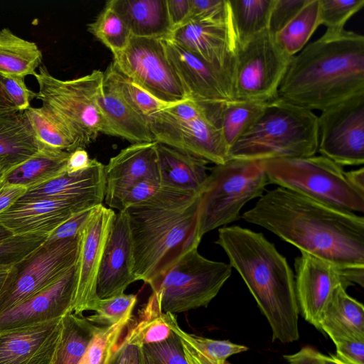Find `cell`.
<instances>
[{"label":"cell","instance_id":"cell-1","mask_svg":"<svg viewBox=\"0 0 364 364\" xmlns=\"http://www.w3.org/2000/svg\"><path fill=\"white\" fill-rule=\"evenodd\" d=\"M282 240L364 284V218L277 186L242 215Z\"/></svg>","mask_w":364,"mask_h":364},{"label":"cell","instance_id":"cell-2","mask_svg":"<svg viewBox=\"0 0 364 364\" xmlns=\"http://www.w3.org/2000/svg\"><path fill=\"white\" fill-rule=\"evenodd\" d=\"M364 92V37L329 31L292 56L278 97L305 109L322 111Z\"/></svg>","mask_w":364,"mask_h":364},{"label":"cell","instance_id":"cell-3","mask_svg":"<svg viewBox=\"0 0 364 364\" xmlns=\"http://www.w3.org/2000/svg\"><path fill=\"white\" fill-rule=\"evenodd\" d=\"M200 196L161 187L149 199L124 210L136 281L151 284L183 255L198 247L202 239L198 232Z\"/></svg>","mask_w":364,"mask_h":364},{"label":"cell","instance_id":"cell-4","mask_svg":"<svg viewBox=\"0 0 364 364\" xmlns=\"http://www.w3.org/2000/svg\"><path fill=\"white\" fill-rule=\"evenodd\" d=\"M215 243L223 249L230 265L240 274L267 318L272 341L288 343L299 340L294 273L274 245L262 233L236 225L220 228Z\"/></svg>","mask_w":364,"mask_h":364},{"label":"cell","instance_id":"cell-5","mask_svg":"<svg viewBox=\"0 0 364 364\" xmlns=\"http://www.w3.org/2000/svg\"><path fill=\"white\" fill-rule=\"evenodd\" d=\"M318 146V116L277 97L267 102L259 118L230 148L228 159L310 156Z\"/></svg>","mask_w":364,"mask_h":364},{"label":"cell","instance_id":"cell-6","mask_svg":"<svg viewBox=\"0 0 364 364\" xmlns=\"http://www.w3.org/2000/svg\"><path fill=\"white\" fill-rule=\"evenodd\" d=\"M261 164L269 184L337 209L364 210V191L350 182L343 166L325 156L273 159Z\"/></svg>","mask_w":364,"mask_h":364},{"label":"cell","instance_id":"cell-7","mask_svg":"<svg viewBox=\"0 0 364 364\" xmlns=\"http://www.w3.org/2000/svg\"><path fill=\"white\" fill-rule=\"evenodd\" d=\"M33 76L38 84L36 98L68 127L80 148L85 149L100 133L114 136L97 103L104 72L94 70L85 76L63 80L42 65Z\"/></svg>","mask_w":364,"mask_h":364},{"label":"cell","instance_id":"cell-8","mask_svg":"<svg viewBox=\"0 0 364 364\" xmlns=\"http://www.w3.org/2000/svg\"><path fill=\"white\" fill-rule=\"evenodd\" d=\"M267 184L269 182L261 161L229 159L215 165L200 196V237L237 220L242 207L261 197Z\"/></svg>","mask_w":364,"mask_h":364},{"label":"cell","instance_id":"cell-9","mask_svg":"<svg viewBox=\"0 0 364 364\" xmlns=\"http://www.w3.org/2000/svg\"><path fill=\"white\" fill-rule=\"evenodd\" d=\"M231 273L230 264L208 259L195 247L149 286L162 311L176 314L208 306Z\"/></svg>","mask_w":364,"mask_h":364},{"label":"cell","instance_id":"cell-10","mask_svg":"<svg viewBox=\"0 0 364 364\" xmlns=\"http://www.w3.org/2000/svg\"><path fill=\"white\" fill-rule=\"evenodd\" d=\"M148 120L154 139L158 143L215 165L228 160V149L219 129L198 103L188 100L173 104Z\"/></svg>","mask_w":364,"mask_h":364},{"label":"cell","instance_id":"cell-11","mask_svg":"<svg viewBox=\"0 0 364 364\" xmlns=\"http://www.w3.org/2000/svg\"><path fill=\"white\" fill-rule=\"evenodd\" d=\"M79 235L45 241L14 264L0 290V314L46 288L75 266Z\"/></svg>","mask_w":364,"mask_h":364},{"label":"cell","instance_id":"cell-12","mask_svg":"<svg viewBox=\"0 0 364 364\" xmlns=\"http://www.w3.org/2000/svg\"><path fill=\"white\" fill-rule=\"evenodd\" d=\"M291 58L269 31L237 45L232 80L233 100L266 102L277 97Z\"/></svg>","mask_w":364,"mask_h":364},{"label":"cell","instance_id":"cell-13","mask_svg":"<svg viewBox=\"0 0 364 364\" xmlns=\"http://www.w3.org/2000/svg\"><path fill=\"white\" fill-rule=\"evenodd\" d=\"M113 56L122 73L160 101L175 104L188 100L162 38L131 36L126 48Z\"/></svg>","mask_w":364,"mask_h":364},{"label":"cell","instance_id":"cell-14","mask_svg":"<svg viewBox=\"0 0 364 364\" xmlns=\"http://www.w3.org/2000/svg\"><path fill=\"white\" fill-rule=\"evenodd\" d=\"M318 151L337 164L364 163V92L354 95L318 116Z\"/></svg>","mask_w":364,"mask_h":364},{"label":"cell","instance_id":"cell-15","mask_svg":"<svg viewBox=\"0 0 364 364\" xmlns=\"http://www.w3.org/2000/svg\"><path fill=\"white\" fill-rule=\"evenodd\" d=\"M116 213L103 204L97 205L79 234L75 267V291L72 312L95 311L100 300L97 294L99 269Z\"/></svg>","mask_w":364,"mask_h":364},{"label":"cell","instance_id":"cell-16","mask_svg":"<svg viewBox=\"0 0 364 364\" xmlns=\"http://www.w3.org/2000/svg\"><path fill=\"white\" fill-rule=\"evenodd\" d=\"M168 38L223 74L232 94L237 42L231 14L218 21L186 23L173 30Z\"/></svg>","mask_w":364,"mask_h":364},{"label":"cell","instance_id":"cell-17","mask_svg":"<svg viewBox=\"0 0 364 364\" xmlns=\"http://www.w3.org/2000/svg\"><path fill=\"white\" fill-rule=\"evenodd\" d=\"M295 290L299 312L304 319L321 331L320 317L333 289L360 282L351 274L307 253L294 261Z\"/></svg>","mask_w":364,"mask_h":364},{"label":"cell","instance_id":"cell-18","mask_svg":"<svg viewBox=\"0 0 364 364\" xmlns=\"http://www.w3.org/2000/svg\"><path fill=\"white\" fill-rule=\"evenodd\" d=\"M102 203L88 198L18 200L0 214V223L14 235H48L74 214Z\"/></svg>","mask_w":364,"mask_h":364},{"label":"cell","instance_id":"cell-19","mask_svg":"<svg viewBox=\"0 0 364 364\" xmlns=\"http://www.w3.org/2000/svg\"><path fill=\"white\" fill-rule=\"evenodd\" d=\"M75 267L61 278L0 314V331L35 326L72 312Z\"/></svg>","mask_w":364,"mask_h":364},{"label":"cell","instance_id":"cell-20","mask_svg":"<svg viewBox=\"0 0 364 364\" xmlns=\"http://www.w3.org/2000/svg\"><path fill=\"white\" fill-rule=\"evenodd\" d=\"M162 40L188 100L199 104L233 101L230 85L223 74L171 38Z\"/></svg>","mask_w":364,"mask_h":364},{"label":"cell","instance_id":"cell-21","mask_svg":"<svg viewBox=\"0 0 364 364\" xmlns=\"http://www.w3.org/2000/svg\"><path fill=\"white\" fill-rule=\"evenodd\" d=\"M133 248L124 210L115 214L105 244L97 281V294L101 299L124 293L136 279L133 272Z\"/></svg>","mask_w":364,"mask_h":364},{"label":"cell","instance_id":"cell-22","mask_svg":"<svg viewBox=\"0 0 364 364\" xmlns=\"http://www.w3.org/2000/svg\"><path fill=\"white\" fill-rule=\"evenodd\" d=\"M62 318L27 327L0 331V364H51Z\"/></svg>","mask_w":364,"mask_h":364},{"label":"cell","instance_id":"cell-23","mask_svg":"<svg viewBox=\"0 0 364 364\" xmlns=\"http://www.w3.org/2000/svg\"><path fill=\"white\" fill-rule=\"evenodd\" d=\"M157 154L161 187L203 193L208 178V161L158 142Z\"/></svg>","mask_w":364,"mask_h":364},{"label":"cell","instance_id":"cell-24","mask_svg":"<svg viewBox=\"0 0 364 364\" xmlns=\"http://www.w3.org/2000/svg\"><path fill=\"white\" fill-rule=\"evenodd\" d=\"M106 178L105 166L92 159L90 167L75 176L64 175L27 189L19 200L73 199L88 198L101 203L105 198Z\"/></svg>","mask_w":364,"mask_h":364},{"label":"cell","instance_id":"cell-25","mask_svg":"<svg viewBox=\"0 0 364 364\" xmlns=\"http://www.w3.org/2000/svg\"><path fill=\"white\" fill-rule=\"evenodd\" d=\"M339 284L331 293L320 317L321 331L333 343L352 339H364L363 305L350 296Z\"/></svg>","mask_w":364,"mask_h":364},{"label":"cell","instance_id":"cell-26","mask_svg":"<svg viewBox=\"0 0 364 364\" xmlns=\"http://www.w3.org/2000/svg\"><path fill=\"white\" fill-rule=\"evenodd\" d=\"M42 149L24 111L0 112V170L4 173Z\"/></svg>","mask_w":364,"mask_h":364},{"label":"cell","instance_id":"cell-27","mask_svg":"<svg viewBox=\"0 0 364 364\" xmlns=\"http://www.w3.org/2000/svg\"><path fill=\"white\" fill-rule=\"evenodd\" d=\"M105 173L106 184L140 180L160 183L157 142L134 143L122 149L105 166Z\"/></svg>","mask_w":364,"mask_h":364},{"label":"cell","instance_id":"cell-28","mask_svg":"<svg viewBox=\"0 0 364 364\" xmlns=\"http://www.w3.org/2000/svg\"><path fill=\"white\" fill-rule=\"evenodd\" d=\"M107 3L123 19L131 36L165 38L171 33L166 0H110Z\"/></svg>","mask_w":364,"mask_h":364},{"label":"cell","instance_id":"cell-29","mask_svg":"<svg viewBox=\"0 0 364 364\" xmlns=\"http://www.w3.org/2000/svg\"><path fill=\"white\" fill-rule=\"evenodd\" d=\"M97 103L114 136L124 138L133 144L154 141L149 120L104 83L98 90Z\"/></svg>","mask_w":364,"mask_h":364},{"label":"cell","instance_id":"cell-30","mask_svg":"<svg viewBox=\"0 0 364 364\" xmlns=\"http://www.w3.org/2000/svg\"><path fill=\"white\" fill-rule=\"evenodd\" d=\"M267 102L235 100L201 106L219 129L229 151L234 143L262 114Z\"/></svg>","mask_w":364,"mask_h":364},{"label":"cell","instance_id":"cell-31","mask_svg":"<svg viewBox=\"0 0 364 364\" xmlns=\"http://www.w3.org/2000/svg\"><path fill=\"white\" fill-rule=\"evenodd\" d=\"M165 314L171 330L179 339L186 364H225L230 356L248 350L247 346L230 341L215 340L188 333L178 326L175 314Z\"/></svg>","mask_w":364,"mask_h":364},{"label":"cell","instance_id":"cell-32","mask_svg":"<svg viewBox=\"0 0 364 364\" xmlns=\"http://www.w3.org/2000/svg\"><path fill=\"white\" fill-rule=\"evenodd\" d=\"M71 152L42 149L37 154L3 174L9 183L27 189L38 186L66 173Z\"/></svg>","mask_w":364,"mask_h":364},{"label":"cell","instance_id":"cell-33","mask_svg":"<svg viewBox=\"0 0 364 364\" xmlns=\"http://www.w3.org/2000/svg\"><path fill=\"white\" fill-rule=\"evenodd\" d=\"M172 334L157 295L152 292L136 315L132 316L119 342L143 348L162 343Z\"/></svg>","mask_w":364,"mask_h":364},{"label":"cell","instance_id":"cell-34","mask_svg":"<svg viewBox=\"0 0 364 364\" xmlns=\"http://www.w3.org/2000/svg\"><path fill=\"white\" fill-rule=\"evenodd\" d=\"M42 58L35 43L18 37L8 28L0 31V75H34Z\"/></svg>","mask_w":364,"mask_h":364},{"label":"cell","instance_id":"cell-35","mask_svg":"<svg viewBox=\"0 0 364 364\" xmlns=\"http://www.w3.org/2000/svg\"><path fill=\"white\" fill-rule=\"evenodd\" d=\"M97 326L82 314L69 312L63 316L51 364H79Z\"/></svg>","mask_w":364,"mask_h":364},{"label":"cell","instance_id":"cell-36","mask_svg":"<svg viewBox=\"0 0 364 364\" xmlns=\"http://www.w3.org/2000/svg\"><path fill=\"white\" fill-rule=\"evenodd\" d=\"M238 46L268 31L274 0H228Z\"/></svg>","mask_w":364,"mask_h":364},{"label":"cell","instance_id":"cell-37","mask_svg":"<svg viewBox=\"0 0 364 364\" xmlns=\"http://www.w3.org/2000/svg\"><path fill=\"white\" fill-rule=\"evenodd\" d=\"M24 113L37 140L43 148L68 152L80 148L68 127L45 107H30Z\"/></svg>","mask_w":364,"mask_h":364},{"label":"cell","instance_id":"cell-38","mask_svg":"<svg viewBox=\"0 0 364 364\" xmlns=\"http://www.w3.org/2000/svg\"><path fill=\"white\" fill-rule=\"evenodd\" d=\"M103 83L147 119L173 105L152 96L122 73L113 62L104 72Z\"/></svg>","mask_w":364,"mask_h":364},{"label":"cell","instance_id":"cell-39","mask_svg":"<svg viewBox=\"0 0 364 364\" xmlns=\"http://www.w3.org/2000/svg\"><path fill=\"white\" fill-rule=\"evenodd\" d=\"M320 26V1L309 0L299 12L274 37L289 55L300 52Z\"/></svg>","mask_w":364,"mask_h":364},{"label":"cell","instance_id":"cell-40","mask_svg":"<svg viewBox=\"0 0 364 364\" xmlns=\"http://www.w3.org/2000/svg\"><path fill=\"white\" fill-rule=\"evenodd\" d=\"M87 31L107 46L113 55L126 48L131 37L123 19L107 3L95 20L87 25Z\"/></svg>","mask_w":364,"mask_h":364},{"label":"cell","instance_id":"cell-41","mask_svg":"<svg viewBox=\"0 0 364 364\" xmlns=\"http://www.w3.org/2000/svg\"><path fill=\"white\" fill-rule=\"evenodd\" d=\"M161 187L159 181L152 180L106 184L104 200L109 208L123 211L132 205L149 199Z\"/></svg>","mask_w":364,"mask_h":364},{"label":"cell","instance_id":"cell-42","mask_svg":"<svg viewBox=\"0 0 364 364\" xmlns=\"http://www.w3.org/2000/svg\"><path fill=\"white\" fill-rule=\"evenodd\" d=\"M132 315L112 326H98L79 364H108Z\"/></svg>","mask_w":364,"mask_h":364},{"label":"cell","instance_id":"cell-43","mask_svg":"<svg viewBox=\"0 0 364 364\" xmlns=\"http://www.w3.org/2000/svg\"><path fill=\"white\" fill-rule=\"evenodd\" d=\"M137 301L136 295L122 294L100 300L95 313L87 316L88 321L98 326H112L126 316L133 314Z\"/></svg>","mask_w":364,"mask_h":364},{"label":"cell","instance_id":"cell-44","mask_svg":"<svg viewBox=\"0 0 364 364\" xmlns=\"http://www.w3.org/2000/svg\"><path fill=\"white\" fill-rule=\"evenodd\" d=\"M47 236L46 234L39 233L14 235L0 242V270H9L42 245Z\"/></svg>","mask_w":364,"mask_h":364},{"label":"cell","instance_id":"cell-45","mask_svg":"<svg viewBox=\"0 0 364 364\" xmlns=\"http://www.w3.org/2000/svg\"><path fill=\"white\" fill-rule=\"evenodd\" d=\"M320 25L329 31L344 29L346 22L364 6V0H319Z\"/></svg>","mask_w":364,"mask_h":364},{"label":"cell","instance_id":"cell-46","mask_svg":"<svg viewBox=\"0 0 364 364\" xmlns=\"http://www.w3.org/2000/svg\"><path fill=\"white\" fill-rule=\"evenodd\" d=\"M190 6L185 23L218 21L225 19L230 14L228 0H190Z\"/></svg>","mask_w":364,"mask_h":364},{"label":"cell","instance_id":"cell-47","mask_svg":"<svg viewBox=\"0 0 364 364\" xmlns=\"http://www.w3.org/2000/svg\"><path fill=\"white\" fill-rule=\"evenodd\" d=\"M0 80L7 95L19 111L28 109L31 100L37 97L36 92L26 87L24 77L0 75Z\"/></svg>","mask_w":364,"mask_h":364},{"label":"cell","instance_id":"cell-48","mask_svg":"<svg viewBox=\"0 0 364 364\" xmlns=\"http://www.w3.org/2000/svg\"><path fill=\"white\" fill-rule=\"evenodd\" d=\"M309 0H274L271 11L269 32L274 36L304 7Z\"/></svg>","mask_w":364,"mask_h":364},{"label":"cell","instance_id":"cell-49","mask_svg":"<svg viewBox=\"0 0 364 364\" xmlns=\"http://www.w3.org/2000/svg\"><path fill=\"white\" fill-rule=\"evenodd\" d=\"M157 364H186L178 338L173 332L166 341L144 346Z\"/></svg>","mask_w":364,"mask_h":364},{"label":"cell","instance_id":"cell-50","mask_svg":"<svg viewBox=\"0 0 364 364\" xmlns=\"http://www.w3.org/2000/svg\"><path fill=\"white\" fill-rule=\"evenodd\" d=\"M97 206L82 210L74 214L69 219L58 226L56 229L50 232L48 235L46 241L54 242L56 240L75 237L78 236L80 231L92 215Z\"/></svg>","mask_w":364,"mask_h":364},{"label":"cell","instance_id":"cell-51","mask_svg":"<svg viewBox=\"0 0 364 364\" xmlns=\"http://www.w3.org/2000/svg\"><path fill=\"white\" fill-rule=\"evenodd\" d=\"M336 356L346 364H364V339H352L335 343Z\"/></svg>","mask_w":364,"mask_h":364},{"label":"cell","instance_id":"cell-52","mask_svg":"<svg viewBox=\"0 0 364 364\" xmlns=\"http://www.w3.org/2000/svg\"><path fill=\"white\" fill-rule=\"evenodd\" d=\"M141 348L118 341L108 364H142Z\"/></svg>","mask_w":364,"mask_h":364},{"label":"cell","instance_id":"cell-53","mask_svg":"<svg viewBox=\"0 0 364 364\" xmlns=\"http://www.w3.org/2000/svg\"><path fill=\"white\" fill-rule=\"evenodd\" d=\"M26 191L23 186L9 183L3 176L0 177V214L19 200Z\"/></svg>","mask_w":364,"mask_h":364},{"label":"cell","instance_id":"cell-54","mask_svg":"<svg viewBox=\"0 0 364 364\" xmlns=\"http://www.w3.org/2000/svg\"><path fill=\"white\" fill-rule=\"evenodd\" d=\"M171 32L186 21L190 12V0H166Z\"/></svg>","mask_w":364,"mask_h":364},{"label":"cell","instance_id":"cell-55","mask_svg":"<svg viewBox=\"0 0 364 364\" xmlns=\"http://www.w3.org/2000/svg\"><path fill=\"white\" fill-rule=\"evenodd\" d=\"M92 162L87 152L82 148L72 151L69 156L66 166V174L75 176L87 169Z\"/></svg>","mask_w":364,"mask_h":364},{"label":"cell","instance_id":"cell-56","mask_svg":"<svg viewBox=\"0 0 364 364\" xmlns=\"http://www.w3.org/2000/svg\"><path fill=\"white\" fill-rule=\"evenodd\" d=\"M321 353L314 348L306 346L295 353L284 355L287 364H321Z\"/></svg>","mask_w":364,"mask_h":364},{"label":"cell","instance_id":"cell-57","mask_svg":"<svg viewBox=\"0 0 364 364\" xmlns=\"http://www.w3.org/2000/svg\"><path fill=\"white\" fill-rule=\"evenodd\" d=\"M346 176L350 182L356 188L364 191V168L352 170L346 172Z\"/></svg>","mask_w":364,"mask_h":364},{"label":"cell","instance_id":"cell-58","mask_svg":"<svg viewBox=\"0 0 364 364\" xmlns=\"http://www.w3.org/2000/svg\"><path fill=\"white\" fill-rule=\"evenodd\" d=\"M18 110L5 92L0 80V112Z\"/></svg>","mask_w":364,"mask_h":364},{"label":"cell","instance_id":"cell-59","mask_svg":"<svg viewBox=\"0 0 364 364\" xmlns=\"http://www.w3.org/2000/svg\"><path fill=\"white\" fill-rule=\"evenodd\" d=\"M321 364H346V363L340 360L338 358H337L336 355H325L322 353L321 355Z\"/></svg>","mask_w":364,"mask_h":364},{"label":"cell","instance_id":"cell-60","mask_svg":"<svg viewBox=\"0 0 364 364\" xmlns=\"http://www.w3.org/2000/svg\"><path fill=\"white\" fill-rule=\"evenodd\" d=\"M13 236V233L0 223V242L8 240Z\"/></svg>","mask_w":364,"mask_h":364},{"label":"cell","instance_id":"cell-61","mask_svg":"<svg viewBox=\"0 0 364 364\" xmlns=\"http://www.w3.org/2000/svg\"><path fill=\"white\" fill-rule=\"evenodd\" d=\"M141 360L142 364H157L143 348H141Z\"/></svg>","mask_w":364,"mask_h":364},{"label":"cell","instance_id":"cell-62","mask_svg":"<svg viewBox=\"0 0 364 364\" xmlns=\"http://www.w3.org/2000/svg\"><path fill=\"white\" fill-rule=\"evenodd\" d=\"M9 270H0V290L4 284Z\"/></svg>","mask_w":364,"mask_h":364},{"label":"cell","instance_id":"cell-63","mask_svg":"<svg viewBox=\"0 0 364 364\" xmlns=\"http://www.w3.org/2000/svg\"><path fill=\"white\" fill-rule=\"evenodd\" d=\"M4 173L0 170V177L3 176Z\"/></svg>","mask_w":364,"mask_h":364},{"label":"cell","instance_id":"cell-64","mask_svg":"<svg viewBox=\"0 0 364 364\" xmlns=\"http://www.w3.org/2000/svg\"><path fill=\"white\" fill-rule=\"evenodd\" d=\"M225 364H231V363H228V362H226V363H225Z\"/></svg>","mask_w":364,"mask_h":364}]
</instances>
